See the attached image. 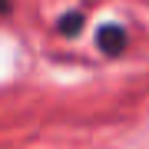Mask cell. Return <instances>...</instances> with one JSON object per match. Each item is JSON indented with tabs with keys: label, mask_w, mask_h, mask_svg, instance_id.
Wrapping results in <instances>:
<instances>
[{
	"label": "cell",
	"mask_w": 149,
	"mask_h": 149,
	"mask_svg": "<svg viewBox=\"0 0 149 149\" xmlns=\"http://www.w3.org/2000/svg\"><path fill=\"white\" fill-rule=\"evenodd\" d=\"M129 47V30L123 27V23H103V27H96V50H100L106 60H116L126 53Z\"/></svg>",
	"instance_id": "cell-1"
},
{
	"label": "cell",
	"mask_w": 149,
	"mask_h": 149,
	"mask_svg": "<svg viewBox=\"0 0 149 149\" xmlns=\"http://www.w3.org/2000/svg\"><path fill=\"white\" fill-rule=\"evenodd\" d=\"M83 27H86V13H83V10H66V13L56 20V33H60V37H70V40L80 37Z\"/></svg>",
	"instance_id": "cell-2"
},
{
	"label": "cell",
	"mask_w": 149,
	"mask_h": 149,
	"mask_svg": "<svg viewBox=\"0 0 149 149\" xmlns=\"http://www.w3.org/2000/svg\"><path fill=\"white\" fill-rule=\"evenodd\" d=\"M13 13V0H0V17H10Z\"/></svg>",
	"instance_id": "cell-3"
}]
</instances>
